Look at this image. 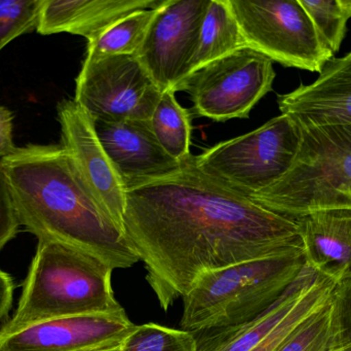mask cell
<instances>
[{
  "label": "cell",
  "mask_w": 351,
  "mask_h": 351,
  "mask_svg": "<svg viewBox=\"0 0 351 351\" xmlns=\"http://www.w3.org/2000/svg\"><path fill=\"white\" fill-rule=\"evenodd\" d=\"M123 225L165 311L206 272L304 251L297 220L213 181L192 155L173 174L125 189Z\"/></svg>",
  "instance_id": "cell-1"
},
{
  "label": "cell",
  "mask_w": 351,
  "mask_h": 351,
  "mask_svg": "<svg viewBox=\"0 0 351 351\" xmlns=\"http://www.w3.org/2000/svg\"><path fill=\"white\" fill-rule=\"evenodd\" d=\"M21 227L38 240L84 249L109 267L139 262L123 227L82 181L60 144H28L2 159Z\"/></svg>",
  "instance_id": "cell-2"
},
{
  "label": "cell",
  "mask_w": 351,
  "mask_h": 351,
  "mask_svg": "<svg viewBox=\"0 0 351 351\" xmlns=\"http://www.w3.org/2000/svg\"><path fill=\"white\" fill-rule=\"evenodd\" d=\"M112 272L84 249L38 240L18 306L0 335L51 319L123 310L114 296Z\"/></svg>",
  "instance_id": "cell-3"
},
{
  "label": "cell",
  "mask_w": 351,
  "mask_h": 351,
  "mask_svg": "<svg viewBox=\"0 0 351 351\" xmlns=\"http://www.w3.org/2000/svg\"><path fill=\"white\" fill-rule=\"evenodd\" d=\"M305 265L302 251L206 272L182 298L181 330L197 335L250 323L280 298Z\"/></svg>",
  "instance_id": "cell-4"
},
{
  "label": "cell",
  "mask_w": 351,
  "mask_h": 351,
  "mask_svg": "<svg viewBox=\"0 0 351 351\" xmlns=\"http://www.w3.org/2000/svg\"><path fill=\"white\" fill-rule=\"evenodd\" d=\"M298 126L300 146L288 172L250 198L294 220L351 210V125Z\"/></svg>",
  "instance_id": "cell-5"
},
{
  "label": "cell",
  "mask_w": 351,
  "mask_h": 351,
  "mask_svg": "<svg viewBox=\"0 0 351 351\" xmlns=\"http://www.w3.org/2000/svg\"><path fill=\"white\" fill-rule=\"evenodd\" d=\"M300 140L298 124L282 113L250 133L221 142L194 156V162L213 181L252 197L288 172Z\"/></svg>",
  "instance_id": "cell-6"
},
{
  "label": "cell",
  "mask_w": 351,
  "mask_h": 351,
  "mask_svg": "<svg viewBox=\"0 0 351 351\" xmlns=\"http://www.w3.org/2000/svg\"><path fill=\"white\" fill-rule=\"evenodd\" d=\"M247 47L286 67L323 71L333 58L299 0H229Z\"/></svg>",
  "instance_id": "cell-7"
},
{
  "label": "cell",
  "mask_w": 351,
  "mask_h": 351,
  "mask_svg": "<svg viewBox=\"0 0 351 351\" xmlns=\"http://www.w3.org/2000/svg\"><path fill=\"white\" fill-rule=\"evenodd\" d=\"M274 78V62L245 47L192 72L178 91L189 94L199 117L217 122L247 119L271 92Z\"/></svg>",
  "instance_id": "cell-8"
},
{
  "label": "cell",
  "mask_w": 351,
  "mask_h": 351,
  "mask_svg": "<svg viewBox=\"0 0 351 351\" xmlns=\"http://www.w3.org/2000/svg\"><path fill=\"white\" fill-rule=\"evenodd\" d=\"M162 93L136 56H106L84 59L74 100L95 123L150 121Z\"/></svg>",
  "instance_id": "cell-9"
},
{
  "label": "cell",
  "mask_w": 351,
  "mask_h": 351,
  "mask_svg": "<svg viewBox=\"0 0 351 351\" xmlns=\"http://www.w3.org/2000/svg\"><path fill=\"white\" fill-rule=\"evenodd\" d=\"M210 0H165L156 8L143 45L136 54L164 92H178L189 76Z\"/></svg>",
  "instance_id": "cell-10"
},
{
  "label": "cell",
  "mask_w": 351,
  "mask_h": 351,
  "mask_svg": "<svg viewBox=\"0 0 351 351\" xmlns=\"http://www.w3.org/2000/svg\"><path fill=\"white\" fill-rule=\"evenodd\" d=\"M57 113L60 146L93 195L125 230V187L99 140L94 120L74 99L59 102Z\"/></svg>",
  "instance_id": "cell-11"
},
{
  "label": "cell",
  "mask_w": 351,
  "mask_h": 351,
  "mask_svg": "<svg viewBox=\"0 0 351 351\" xmlns=\"http://www.w3.org/2000/svg\"><path fill=\"white\" fill-rule=\"evenodd\" d=\"M135 328L125 309L61 317L0 335V351H77L123 339Z\"/></svg>",
  "instance_id": "cell-12"
},
{
  "label": "cell",
  "mask_w": 351,
  "mask_h": 351,
  "mask_svg": "<svg viewBox=\"0 0 351 351\" xmlns=\"http://www.w3.org/2000/svg\"><path fill=\"white\" fill-rule=\"evenodd\" d=\"M95 127L125 189L136 183L169 177L179 170L183 162L165 152L149 121L98 122Z\"/></svg>",
  "instance_id": "cell-13"
},
{
  "label": "cell",
  "mask_w": 351,
  "mask_h": 351,
  "mask_svg": "<svg viewBox=\"0 0 351 351\" xmlns=\"http://www.w3.org/2000/svg\"><path fill=\"white\" fill-rule=\"evenodd\" d=\"M278 104L299 125H351V52L332 58L311 84L278 95Z\"/></svg>",
  "instance_id": "cell-14"
},
{
  "label": "cell",
  "mask_w": 351,
  "mask_h": 351,
  "mask_svg": "<svg viewBox=\"0 0 351 351\" xmlns=\"http://www.w3.org/2000/svg\"><path fill=\"white\" fill-rule=\"evenodd\" d=\"M165 0H41L36 31L70 33L92 43L114 23L138 10L156 8Z\"/></svg>",
  "instance_id": "cell-15"
},
{
  "label": "cell",
  "mask_w": 351,
  "mask_h": 351,
  "mask_svg": "<svg viewBox=\"0 0 351 351\" xmlns=\"http://www.w3.org/2000/svg\"><path fill=\"white\" fill-rule=\"evenodd\" d=\"M306 265L336 282L351 278V210H329L297 220Z\"/></svg>",
  "instance_id": "cell-16"
},
{
  "label": "cell",
  "mask_w": 351,
  "mask_h": 351,
  "mask_svg": "<svg viewBox=\"0 0 351 351\" xmlns=\"http://www.w3.org/2000/svg\"><path fill=\"white\" fill-rule=\"evenodd\" d=\"M319 273L305 265L296 280L267 310L234 329L195 335L197 351H250L267 337L295 308L313 286Z\"/></svg>",
  "instance_id": "cell-17"
},
{
  "label": "cell",
  "mask_w": 351,
  "mask_h": 351,
  "mask_svg": "<svg viewBox=\"0 0 351 351\" xmlns=\"http://www.w3.org/2000/svg\"><path fill=\"white\" fill-rule=\"evenodd\" d=\"M247 47L229 0H210L190 73L233 52Z\"/></svg>",
  "instance_id": "cell-18"
},
{
  "label": "cell",
  "mask_w": 351,
  "mask_h": 351,
  "mask_svg": "<svg viewBox=\"0 0 351 351\" xmlns=\"http://www.w3.org/2000/svg\"><path fill=\"white\" fill-rule=\"evenodd\" d=\"M150 128L165 152L182 162L191 156V120L176 99L174 90L162 93L149 121Z\"/></svg>",
  "instance_id": "cell-19"
},
{
  "label": "cell",
  "mask_w": 351,
  "mask_h": 351,
  "mask_svg": "<svg viewBox=\"0 0 351 351\" xmlns=\"http://www.w3.org/2000/svg\"><path fill=\"white\" fill-rule=\"evenodd\" d=\"M156 8L138 10L117 21L98 38L88 43L86 58L98 59L106 56H135L145 41Z\"/></svg>",
  "instance_id": "cell-20"
},
{
  "label": "cell",
  "mask_w": 351,
  "mask_h": 351,
  "mask_svg": "<svg viewBox=\"0 0 351 351\" xmlns=\"http://www.w3.org/2000/svg\"><path fill=\"white\" fill-rule=\"evenodd\" d=\"M337 282L331 278L317 275L313 286L302 297L290 315L255 348L250 351H276L285 340L311 315L319 310L331 297Z\"/></svg>",
  "instance_id": "cell-21"
},
{
  "label": "cell",
  "mask_w": 351,
  "mask_h": 351,
  "mask_svg": "<svg viewBox=\"0 0 351 351\" xmlns=\"http://www.w3.org/2000/svg\"><path fill=\"white\" fill-rule=\"evenodd\" d=\"M315 30L331 53H338L348 30L351 8L348 0H299Z\"/></svg>",
  "instance_id": "cell-22"
},
{
  "label": "cell",
  "mask_w": 351,
  "mask_h": 351,
  "mask_svg": "<svg viewBox=\"0 0 351 351\" xmlns=\"http://www.w3.org/2000/svg\"><path fill=\"white\" fill-rule=\"evenodd\" d=\"M119 351H197V340L189 332L148 323L136 326Z\"/></svg>",
  "instance_id": "cell-23"
},
{
  "label": "cell",
  "mask_w": 351,
  "mask_h": 351,
  "mask_svg": "<svg viewBox=\"0 0 351 351\" xmlns=\"http://www.w3.org/2000/svg\"><path fill=\"white\" fill-rule=\"evenodd\" d=\"M331 348L332 307L330 297L329 300L305 319L276 351H329Z\"/></svg>",
  "instance_id": "cell-24"
},
{
  "label": "cell",
  "mask_w": 351,
  "mask_h": 351,
  "mask_svg": "<svg viewBox=\"0 0 351 351\" xmlns=\"http://www.w3.org/2000/svg\"><path fill=\"white\" fill-rule=\"evenodd\" d=\"M41 0H0V52L20 35L36 30Z\"/></svg>",
  "instance_id": "cell-25"
},
{
  "label": "cell",
  "mask_w": 351,
  "mask_h": 351,
  "mask_svg": "<svg viewBox=\"0 0 351 351\" xmlns=\"http://www.w3.org/2000/svg\"><path fill=\"white\" fill-rule=\"evenodd\" d=\"M332 346L351 351V278L336 284L331 296Z\"/></svg>",
  "instance_id": "cell-26"
},
{
  "label": "cell",
  "mask_w": 351,
  "mask_h": 351,
  "mask_svg": "<svg viewBox=\"0 0 351 351\" xmlns=\"http://www.w3.org/2000/svg\"><path fill=\"white\" fill-rule=\"evenodd\" d=\"M20 227L8 177L0 159V251L16 236Z\"/></svg>",
  "instance_id": "cell-27"
},
{
  "label": "cell",
  "mask_w": 351,
  "mask_h": 351,
  "mask_svg": "<svg viewBox=\"0 0 351 351\" xmlns=\"http://www.w3.org/2000/svg\"><path fill=\"white\" fill-rule=\"evenodd\" d=\"M14 115L10 109L0 105V159L6 158L16 152L14 136Z\"/></svg>",
  "instance_id": "cell-28"
},
{
  "label": "cell",
  "mask_w": 351,
  "mask_h": 351,
  "mask_svg": "<svg viewBox=\"0 0 351 351\" xmlns=\"http://www.w3.org/2000/svg\"><path fill=\"white\" fill-rule=\"evenodd\" d=\"M14 296V282L6 272L0 269V319L10 313Z\"/></svg>",
  "instance_id": "cell-29"
},
{
  "label": "cell",
  "mask_w": 351,
  "mask_h": 351,
  "mask_svg": "<svg viewBox=\"0 0 351 351\" xmlns=\"http://www.w3.org/2000/svg\"><path fill=\"white\" fill-rule=\"evenodd\" d=\"M123 339L112 340V341L105 342V343L99 344V346L77 351H119L121 346H123Z\"/></svg>",
  "instance_id": "cell-30"
},
{
  "label": "cell",
  "mask_w": 351,
  "mask_h": 351,
  "mask_svg": "<svg viewBox=\"0 0 351 351\" xmlns=\"http://www.w3.org/2000/svg\"><path fill=\"white\" fill-rule=\"evenodd\" d=\"M329 351H340V350H337V348H334V346H332L331 350H330Z\"/></svg>",
  "instance_id": "cell-31"
},
{
  "label": "cell",
  "mask_w": 351,
  "mask_h": 351,
  "mask_svg": "<svg viewBox=\"0 0 351 351\" xmlns=\"http://www.w3.org/2000/svg\"><path fill=\"white\" fill-rule=\"evenodd\" d=\"M348 4H350V6L351 8V0H348Z\"/></svg>",
  "instance_id": "cell-32"
}]
</instances>
